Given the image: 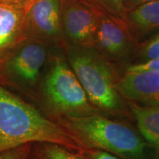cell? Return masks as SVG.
<instances>
[{"label": "cell", "instance_id": "obj_20", "mask_svg": "<svg viewBox=\"0 0 159 159\" xmlns=\"http://www.w3.org/2000/svg\"><path fill=\"white\" fill-rule=\"evenodd\" d=\"M7 1L16 4V5L24 6V7H29L35 0H7Z\"/></svg>", "mask_w": 159, "mask_h": 159}, {"label": "cell", "instance_id": "obj_14", "mask_svg": "<svg viewBox=\"0 0 159 159\" xmlns=\"http://www.w3.org/2000/svg\"><path fill=\"white\" fill-rule=\"evenodd\" d=\"M140 62L159 59V31L146 42L141 43L137 49Z\"/></svg>", "mask_w": 159, "mask_h": 159}, {"label": "cell", "instance_id": "obj_18", "mask_svg": "<svg viewBox=\"0 0 159 159\" xmlns=\"http://www.w3.org/2000/svg\"><path fill=\"white\" fill-rule=\"evenodd\" d=\"M80 152L85 157V159H122L114 154L102 150L85 149V150H80Z\"/></svg>", "mask_w": 159, "mask_h": 159}, {"label": "cell", "instance_id": "obj_4", "mask_svg": "<svg viewBox=\"0 0 159 159\" xmlns=\"http://www.w3.org/2000/svg\"><path fill=\"white\" fill-rule=\"evenodd\" d=\"M63 52L91 104L103 114L122 112V97L111 61L93 47L67 43Z\"/></svg>", "mask_w": 159, "mask_h": 159}, {"label": "cell", "instance_id": "obj_17", "mask_svg": "<svg viewBox=\"0 0 159 159\" xmlns=\"http://www.w3.org/2000/svg\"><path fill=\"white\" fill-rule=\"evenodd\" d=\"M127 71H152L159 72V59L151 60L145 62L137 63L128 66L126 69Z\"/></svg>", "mask_w": 159, "mask_h": 159}, {"label": "cell", "instance_id": "obj_1", "mask_svg": "<svg viewBox=\"0 0 159 159\" xmlns=\"http://www.w3.org/2000/svg\"><path fill=\"white\" fill-rule=\"evenodd\" d=\"M36 142L80 150L61 125L47 118L34 105L0 85V153Z\"/></svg>", "mask_w": 159, "mask_h": 159}, {"label": "cell", "instance_id": "obj_10", "mask_svg": "<svg viewBox=\"0 0 159 159\" xmlns=\"http://www.w3.org/2000/svg\"><path fill=\"white\" fill-rule=\"evenodd\" d=\"M28 7L0 0V62L27 39L26 14Z\"/></svg>", "mask_w": 159, "mask_h": 159}, {"label": "cell", "instance_id": "obj_6", "mask_svg": "<svg viewBox=\"0 0 159 159\" xmlns=\"http://www.w3.org/2000/svg\"><path fill=\"white\" fill-rule=\"evenodd\" d=\"M61 0H35L26 14L27 39L41 41L52 49L66 45L61 17Z\"/></svg>", "mask_w": 159, "mask_h": 159}, {"label": "cell", "instance_id": "obj_7", "mask_svg": "<svg viewBox=\"0 0 159 159\" xmlns=\"http://www.w3.org/2000/svg\"><path fill=\"white\" fill-rule=\"evenodd\" d=\"M102 13L83 0H61V25L66 43L93 47Z\"/></svg>", "mask_w": 159, "mask_h": 159}, {"label": "cell", "instance_id": "obj_19", "mask_svg": "<svg viewBox=\"0 0 159 159\" xmlns=\"http://www.w3.org/2000/svg\"><path fill=\"white\" fill-rule=\"evenodd\" d=\"M152 1H156V0H123V5H124L125 11H127L142 4Z\"/></svg>", "mask_w": 159, "mask_h": 159}, {"label": "cell", "instance_id": "obj_8", "mask_svg": "<svg viewBox=\"0 0 159 159\" xmlns=\"http://www.w3.org/2000/svg\"><path fill=\"white\" fill-rule=\"evenodd\" d=\"M136 39L121 18L103 12L93 47L108 61L127 58L136 47Z\"/></svg>", "mask_w": 159, "mask_h": 159}, {"label": "cell", "instance_id": "obj_3", "mask_svg": "<svg viewBox=\"0 0 159 159\" xmlns=\"http://www.w3.org/2000/svg\"><path fill=\"white\" fill-rule=\"evenodd\" d=\"M80 150L110 152L122 159H144L148 144L132 128L97 113L56 122Z\"/></svg>", "mask_w": 159, "mask_h": 159}, {"label": "cell", "instance_id": "obj_5", "mask_svg": "<svg viewBox=\"0 0 159 159\" xmlns=\"http://www.w3.org/2000/svg\"><path fill=\"white\" fill-rule=\"evenodd\" d=\"M52 51L37 40H25L0 62V85L33 104Z\"/></svg>", "mask_w": 159, "mask_h": 159}, {"label": "cell", "instance_id": "obj_12", "mask_svg": "<svg viewBox=\"0 0 159 159\" xmlns=\"http://www.w3.org/2000/svg\"><path fill=\"white\" fill-rule=\"evenodd\" d=\"M139 134L159 153V105H142L128 102Z\"/></svg>", "mask_w": 159, "mask_h": 159}, {"label": "cell", "instance_id": "obj_13", "mask_svg": "<svg viewBox=\"0 0 159 159\" xmlns=\"http://www.w3.org/2000/svg\"><path fill=\"white\" fill-rule=\"evenodd\" d=\"M27 159H85L80 151L48 142L32 143Z\"/></svg>", "mask_w": 159, "mask_h": 159}, {"label": "cell", "instance_id": "obj_11", "mask_svg": "<svg viewBox=\"0 0 159 159\" xmlns=\"http://www.w3.org/2000/svg\"><path fill=\"white\" fill-rule=\"evenodd\" d=\"M123 20L135 39L159 29V0L125 11Z\"/></svg>", "mask_w": 159, "mask_h": 159}, {"label": "cell", "instance_id": "obj_16", "mask_svg": "<svg viewBox=\"0 0 159 159\" xmlns=\"http://www.w3.org/2000/svg\"><path fill=\"white\" fill-rule=\"evenodd\" d=\"M32 143L20 145L0 153V159H27Z\"/></svg>", "mask_w": 159, "mask_h": 159}, {"label": "cell", "instance_id": "obj_2", "mask_svg": "<svg viewBox=\"0 0 159 159\" xmlns=\"http://www.w3.org/2000/svg\"><path fill=\"white\" fill-rule=\"evenodd\" d=\"M33 104L55 122L63 118L100 113L90 102L61 49L52 51Z\"/></svg>", "mask_w": 159, "mask_h": 159}, {"label": "cell", "instance_id": "obj_9", "mask_svg": "<svg viewBox=\"0 0 159 159\" xmlns=\"http://www.w3.org/2000/svg\"><path fill=\"white\" fill-rule=\"evenodd\" d=\"M116 88L122 98L142 105H159V72L127 71L117 79Z\"/></svg>", "mask_w": 159, "mask_h": 159}, {"label": "cell", "instance_id": "obj_15", "mask_svg": "<svg viewBox=\"0 0 159 159\" xmlns=\"http://www.w3.org/2000/svg\"><path fill=\"white\" fill-rule=\"evenodd\" d=\"M96 6L105 13L123 19L125 10L123 0H83Z\"/></svg>", "mask_w": 159, "mask_h": 159}]
</instances>
